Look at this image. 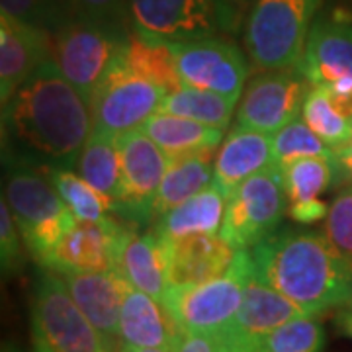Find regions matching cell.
I'll list each match as a JSON object with an SVG mask.
<instances>
[{
	"label": "cell",
	"mask_w": 352,
	"mask_h": 352,
	"mask_svg": "<svg viewBox=\"0 0 352 352\" xmlns=\"http://www.w3.org/2000/svg\"><path fill=\"white\" fill-rule=\"evenodd\" d=\"M24 247L22 233L14 221L10 206L6 198L0 201V258H2V270L6 274H16L24 268Z\"/></svg>",
	"instance_id": "36"
},
{
	"label": "cell",
	"mask_w": 352,
	"mask_h": 352,
	"mask_svg": "<svg viewBox=\"0 0 352 352\" xmlns=\"http://www.w3.org/2000/svg\"><path fill=\"white\" fill-rule=\"evenodd\" d=\"M252 268L251 251H239L231 268L221 276L192 286H168L164 309L180 331L217 337L233 323L239 311Z\"/></svg>",
	"instance_id": "7"
},
{
	"label": "cell",
	"mask_w": 352,
	"mask_h": 352,
	"mask_svg": "<svg viewBox=\"0 0 352 352\" xmlns=\"http://www.w3.org/2000/svg\"><path fill=\"white\" fill-rule=\"evenodd\" d=\"M127 223L118 219L80 221L65 231L59 243L39 264L57 274L63 272H116V261Z\"/></svg>",
	"instance_id": "15"
},
{
	"label": "cell",
	"mask_w": 352,
	"mask_h": 352,
	"mask_svg": "<svg viewBox=\"0 0 352 352\" xmlns=\"http://www.w3.org/2000/svg\"><path fill=\"white\" fill-rule=\"evenodd\" d=\"M272 166H276L272 135L237 124L229 129L226 141L215 155L212 184L227 198L245 180Z\"/></svg>",
	"instance_id": "19"
},
{
	"label": "cell",
	"mask_w": 352,
	"mask_h": 352,
	"mask_svg": "<svg viewBox=\"0 0 352 352\" xmlns=\"http://www.w3.org/2000/svg\"><path fill=\"white\" fill-rule=\"evenodd\" d=\"M215 149L170 159L153 204V223L214 182Z\"/></svg>",
	"instance_id": "24"
},
{
	"label": "cell",
	"mask_w": 352,
	"mask_h": 352,
	"mask_svg": "<svg viewBox=\"0 0 352 352\" xmlns=\"http://www.w3.org/2000/svg\"><path fill=\"white\" fill-rule=\"evenodd\" d=\"M311 87L352 92V16L333 10L315 18L298 63Z\"/></svg>",
	"instance_id": "14"
},
{
	"label": "cell",
	"mask_w": 352,
	"mask_h": 352,
	"mask_svg": "<svg viewBox=\"0 0 352 352\" xmlns=\"http://www.w3.org/2000/svg\"><path fill=\"white\" fill-rule=\"evenodd\" d=\"M122 157V192L112 214L141 229L153 223V204L170 159L141 129L118 138Z\"/></svg>",
	"instance_id": "11"
},
{
	"label": "cell",
	"mask_w": 352,
	"mask_h": 352,
	"mask_svg": "<svg viewBox=\"0 0 352 352\" xmlns=\"http://www.w3.org/2000/svg\"><path fill=\"white\" fill-rule=\"evenodd\" d=\"M0 6L2 14L12 16L24 24L47 30L51 34L75 18L69 0H0Z\"/></svg>",
	"instance_id": "34"
},
{
	"label": "cell",
	"mask_w": 352,
	"mask_h": 352,
	"mask_svg": "<svg viewBox=\"0 0 352 352\" xmlns=\"http://www.w3.org/2000/svg\"><path fill=\"white\" fill-rule=\"evenodd\" d=\"M272 147H274V161H276L278 168H284L292 161L305 159V157L335 159L333 149L323 139L315 135L302 118L274 133Z\"/></svg>",
	"instance_id": "33"
},
{
	"label": "cell",
	"mask_w": 352,
	"mask_h": 352,
	"mask_svg": "<svg viewBox=\"0 0 352 352\" xmlns=\"http://www.w3.org/2000/svg\"><path fill=\"white\" fill-rule=\"evenodd\" d=\"M168 92L127 69L124 61L104 78L90 98L92 131L122 138L161 110Z\"/></svg>",
	"instance_id": "10"
},
{
	"label": "cell",
	"mask_w": 352,
	"mask_h": 352,
	"mask_svg": "<svg viewBox=\"0 0 352 352\" xmlns=\"http://www.w3.org/2000/svg\"><path fill=\"white\" fill-rule=\"evenodd\" d=\"M311 88L298 67L258 73L243 90L237 124L274 135L300 120Z\"/></svg>",
	"instance_id": "13"
},
{
	"label": "cell",
	"mask_w": 352,
	"mask_h": 352,
	"mask_svg": "<svg viewBox=\"0 0 352 352\" xmlns=\"http://www.w3.org/2000/svg\"><path fill=\"white\" fill-rule=\"evenodd\" d=\"M282 170L284 190L289 204L314 200L331 186H337V161L323 157H305L286 164Z\"/></svg>",
	"instance_id": "31"
},
{
	"label": "cell",
	"mask_w": 352,
	"mask_h": 352,
	"mask_svg": "<svg viewBox=\"0 0 352 352\" xmlns=\"http://www.w3.org/2000/svg\"><path fill=\"white\" fill-rule=\"evenodd\" d=\"M302 120L319 139H323L333 151L340 149L352 135V120L344 118L333 106L327 90L314 87L303 104Z\"/></svg>",
	"instance_id": "32"
},
{
	"label": "cell",
	"mask_w": 352,
	"mask_h": 352,
	"mask_svg": "<svg viewBox=\"0 0 352 352\" xmlns=\"http://www.w3.org/2000/svg\"><path fill=\"white\" fill-rule=\"evenodd\" d=\"M139 129L147 138H151L168 159L206 149H217L223 139V129L204 126L188 118L164 112L153 113Z\"/></svg>",
	"instance_id": "25"
},
{
	"label": "cell",
	"mask_w": 352,
	"mask_h": 352,
	"mask_svg": "<svg viewBox=\"0 0 352 352\" xmlns=\"http://www.w3.org/2000/svg\"><path fill=\"white\" fill-rule=\"evenodd\" d=\"M323 233L352 270V184H346L329 206Z\"/></svg>",
	"instance_id": "35"
},
{
	"label": "cell",
	"mask_w": 352,
	"mask_h": 352,
	"mask_svg": "<svg viewBox=\"0 0 352 352\" xmlns=\"http://www.w3.org/2000/svg\"><path fill=\"white\" fill-rule=\"evenodd\" d=\"M124 65L166 92H175L184 87L176 71L175 53H173L170 43L143 38L133 30L127 39Z\"/></svg>",
	"instance_id": "27"
},
{
	"label": "cell",
	"mask_w": 352,
	"mask_h": 352,
	"mask_svg": "<svg viewBox=\"0 0 352 352\" xmlns=\"http://www.w3.org/2000/svg\"><path fill=\"white\" fill-rule=\"evenodd\" d=\"M34 352H57L41 335L34 333Z\"/></svg>",
	"instance_id": "42"
},
{
	"label": "cell",
	"mask_w": 352,
	"mask_h": 352,
	"mask_svg": "<svg viewBox=\"0 0 352 352\" xmlns=\"http://www.w3.org/2000/svg\"><path fill=\"white\" fill-rule=\"evenodd\" d=\"M335 323H337V327H339L342 335H346L349 339H352V300L337 309Z\"/></svg>",
	"instance_id": "41"
},
{
	"label": "cell",
	"mask_w": 352,
	"mask_h": 352,
	"mask_svg": "<svg viewBox=\"0 0 352 352\" xmlns=\"http://www.w3.org/2000/svg\"><path fill=\"white\" fill-rule=\"evenodd\" d=\"M59 276L63 278L76 305L100 331L113 351V342L120 339V315L127 286L126 280L116 272H63Z\"/></svg>",
	"instance_id": "20"
},
{
	"label": "cell",
	"mask_w": 352,
	"mask_h": 352,
	"mask_svg": "<svg viewBox=\"0 0 352 352\" xmlns=\"http://www.w3.org/2000/svg\"><path fill=\"white\" fill-rule=\"evenodd\" d=\"M176 71L184 87L241 98L251 61L227 38H201L170 43Z\"/></svg>",
	"instance_id": "12"
},
{
	"label": "cell",
	"mask_w": 352,
	"mask_h": 352,
	"mask_svg": "<svg viewBox=\"0 0 352 352\" xmlns=\"http://www.w3.org/2000/svg\"><path fill=\"white\" fill-rule=\"evenodd\" d=\"M323 0H252L243 22L245 53L256 71L294 69Z\"/></svg>",
	"instance_id": "3"
},
{
	"label": "cell",
	"mask_w": 352,
	"mask_h": 352,
	"mask_svg": "<svg viewBox=\"0 0 352 352\" xmlns=\"http://www.w3.org/2000/svg\"><path fill=\"white\" fill-rule=\"evenodd\" d=\"M131 30L164 43L229 38L243 25V8L233 0H127Z\"/></svg>",
	"instance_id": "4"
},
{
	"label": "cell",
	"mask_w": 352,
	"mask_h": 352,
	"mask_svg": "<svg viewBox=\"0 0 352 352\" xmlns=\"http://www.w3.org/2000/svg\"><path fill=\"white\" fill-rule=\"evenodd\" d=\"M251 254L256 274L303 314H325L352 300V270L321 231L278 227Z\"/></svg>",
	"instance_id": "2"
},
{
	"label": "cell",
	"mask_w": 352,
	"mask_h": 352,
	"mask_svg": "<svg viewBox=\"0 0 352 352\" xmlns=\"http://www.w3.org/2000/svg\"><path fill=\"white\" fill-rule=\"evenodd\" d=\"M215 344H217V351L215 352H252L249 349H245V346L233 344V342H217L215 340Z\"/></svg>",
	"instance_id": "43"
},
{
	"label": "cell",
	"mask_w": 352,
	"mask_h": 352,
	"mask_svg": "<svg viewBox=\"0 0 352 352\" xmlns=\"http://www.w3.org/2000/svg\"><path fill=\"white\" fill-rule=\"evenodd\" d=\"M34 333L41 335L57 352H112L100 331L76 305L63 278L41 268L34 288Z\"/></svg>",
	"instance_id": "9"
},
{
	"label": "cell",
	"mask_w": 352,
	"mask_h": 352,
	"mask_svg": "<svg viewBox=\"0 0 352 352\" xmlns=\"http://www.w3.org/2000/svg\"><path fill=\"white\" fill-rule=\"evenodd\" d=\"M180 329L173 317L149 294L126 286L120 315V339L127 346L139 349H170Z\"/></svg>",
	"instance_id": "22"
},
{
	"label": "cell",
	"mask_w": 352,
	"mask_h": 352,
	"mask_svg": "<svg viewBox=\"0 0 352 352\" xmlns=\"http://www.w3.org/2000/svg\"><path fill=\"white\" fill-rule=\"evenodd\" d=\"M233 2H235L239 8H243V10H245V8H249V6H251L252 0H233Z\"/></svg>",
	"instance_id": "45"
},
{
	"label": "cell",
	"mask_w": 352,
	"mask_h": 352,
	"mask_svg": "<svg viewBox=\"0 0 352 352\" xmlns=\"http://www.w3.org/2000/svg\"><path fill=\"white\" fill-rule=\"evenodd\" d=\"M116 274L124 278L131 288L149 294L157 302H164L168 289L166 252L155 231L139 233L138 227H127L118 251Z\"/></svg>",
	"instance_id": "21"
},
{
	"label": "cell",
	"mask_w": 352,
	"mask_h": 352,
	"mask_svg": "<svg viewBox=\"0 0 352 352\" xmlns=\"http://www.w3.org/2000/svg\"><path fill=\"white\" fill-rule=\"evenodd\" d=\"M118 352H173L170 349H139V346H127L124 344Z\"/></svg>",
	"instance_id": "44"
},
{
	"label": "cell",
	"mask_w": 352,
	"mask_h": 352,
	"mask_svg": "<svg viewBox=\"0 0 352 352\" xmlns=\"http://www.w3.org/2000/svg\"><path fill=\"white\" fill-rule=\"evenodd\" d=\"M76 170L113 206L122 192V157L118 138L92 131L80 153Z\"/></svg>",
	"instance_id": "26"
},
{
	"label": "cell",
	"mask_w": 352,
	"mask_h": 352,
	"mask_svg": "<svg viewBox=\"0 0 352 352\" xmlns=\"http://www.w3.org/2000/svg\"><path fill=\"white\" fill-rule=\"evenodd\" d=\"M217 344L212 335L180 331L173 344V352H215Z\"/></svg>",
	"instance_id": "39"
},
{
	"label": "cell",
	"mask_w": 352,
	"mask_h": 352,
	"mask_svg": "<svg viewBox=\"0 0 352 352\" xmlns=\"http://www.w3.org/2000/svg\"><path fill=\"white\" fill-rule=\"evenodd\" d=\"M237 102L239 98H231L200 88L182 87L180 90L168 92L164 96L159 112L188 118L204 126H212L226 131L233 118Z\"/></svg>",
	"instance_id": "28"
},
{
	"label": "cell",
	"mask_w": 352,
	"mask_h": 352,
	"mask_svg": "<svg viewBox=\"0 0 352 352\" xmlns=\"http://www.w3.org/2000/svg\"><path fill=\"white\" fill-rule=\"evenodd\" d=\"M329 206L319 198L314 200H303V201H294L288 206V215L296 221V223H302V226H311L321 221L323 217H327Z\"/></svg>",
	"instance_id": "38"
},
{
	"label": "cell",
	"mask_w": 352,
	"mask_h": 352,
	"mask_svg": "<svg viewBox=\"0 0 352 352\" xmlns=\"http://www.w3.org/2000/svg\"><path fill=\"white\" fill-rule=\"evenodd\" d=\"M131 30L75 16L51 34V59L90 102L104 78L124 61Z\"/></svg>",
	"instance_id": "5"
},
{
	"label": "cell",
	"mask_w": 352,
	"mask_h": 352,
	"mask_svg": "<svg viewBox=\"0 0 352 352\" xmlns=\"http://www.w3.org/2000/svg\"><path fill=\"white\" fill-rule=\"evenodd\" d=\"M163 245L168 286H192L221 276L239 252L221 235H192Z\"/></svg>",
	"instance_id": "18"
},
{
	"label": "cell",
	"mask_w": 352,
	"mask_h": 352,
	"mask_svg": "<svg viewBox=\"0 0 352 352\" xmlns=\"http://www.w3.org/2000/svg\"><path fill=\"white\" fill-rule=\"evenodd\" d=\"M288 206L282 170L278 166L263 170L227 196L219 235L233 249L251 251L282 227Z\"/></svg>",
	"instance_id": "8"
},
{
	"label": "cell",
	"mask_w": 352,
	"mask_h": 352,
	"mask_svg": "<svg viewBox=\"0 0 352 352\" xmlns=\"http://www.w3.org/2000/svg\"><path fill=\"white\" fill-rule=\"evenodd\" d=\"M226 194L215 184L170 210L153 223L161 241H175L192 235H219L226 215Z\"/></svg>",
	"instance_id": "23"
},
{
	"label": "cell",
	"mask_w": 352,
	"mask_h": 352,
	"mask_svg": "<svg viewBox=\"0 0 352 352\" xmlns=\"http://www.w3.org/2000/svg\"><path fill=\"white\" fill-rule=\"evenodd\" d=\"M4 198L22 233L25 249L41 264L76 217L38 168L20 163L4 164Z\"/></svg>",
	"instance_id": "6"
},
{
	"label": "cell",
	"mask_w": 352,
	"mask_h": 352,
	"mask_svg": "<svg viewBox=\"0 0 352 352\" xmlns=\"http://www.w3.org/2000/svg\"><path fill=\"white\" fill-rule=\"evenodd\" d=\"M75 16L90 18L106 24L127 28L129 12H127V0H69Z\"/></svg>",
	"instance_id": "37"
},
{
	"label": "cell",
	"mask_w": 352,
	"mask_h": 352,
	"mask_svg": "<svg viewBox=\"0 0 352 352\" xmlns=\"http://www.w3.org/2000/svg\"><path fill=\"white\" fill-rule=\"evenodd\" d=\"M53 188L63 198L67 208L80 221H106L112 217V201L96 188H92L80 175L69 168L43 170Z\"/></svg>",
	"instance_id": "30"
},
{
	"label": "cell",
	"mask_w": 352,
	"mask_h": 352,
	"mask_svg": "<svg viewBox=\"0 0 352 352\" xmlns=\"http://www.w3.org/2000/svg\"><path fill=\"white\" fill-rule=\"evenodd\" d=\"M239 346L252 352H323L325 331L315 315H302Z\"/></svg>",
	"instance_id": "29"
},
{
	"label": "cell",
	"mask_w": 352,
	"mask_h": 352,
	"mask_svg": "<svg viewBox=\"0 0 352 352\" xmlns=\"http://www.w3.org/2000/svg\"><path fill=\"white\" fill-rule=\"evenodd\" d=\"M302 315L307 314H303L296 303L288 300L286 296H282L278 289L268 286L263 278L256 274V268H252L251 276L245 284L243 302L233 323L214 339L219 342L243 344L256 337H263L266 333Z\"/></svg>",
	"instance_id": "17"
},
{
	"label": "cell",
	"mask_w": 352,
	"mask_h": 352,
	"mask_svg": "<svg viewBox=\"0 0 352 352\" xmlns=\"http://www.w3.org/2000/svg\"><path fill=\"white\" fill-rule=\"evenodd\" d=\"M333 153H335L337 175H339L337 186H340V184H352V135L340 149Z\"/></svg>",
	"instance_id": "40"
},
{
	"label": "cell",
	"mask_w": 352,
	"mask_h": 352,
	"mask_svg": "<svg viewBox=\"0 0 352 352\" xmlns=\"http://www.w3.org/2000/svg\"><path fill=\"white\" fill-rule=\"evenodd\" d=\"M51 57V32L0 14V100L12 98L39 65Z\"/></svg>",
	"instance_id": "16"
},
{
	"label": "cell",
	"mask_w": 352,
	"mask_h": 352,
	"mask_svg": "<svg viewBox=\"0 0 352 352\" xmlns=\"http://www.w3.org/2000/svg\"><path fill=\"white\" fill-rule=\"evenodd\" d=\"M92 133L90 102L53 59H45L2 104V163L38 168L76 166Z\"/></svg>",
	"instance_id": "1"
}]
</instances>
